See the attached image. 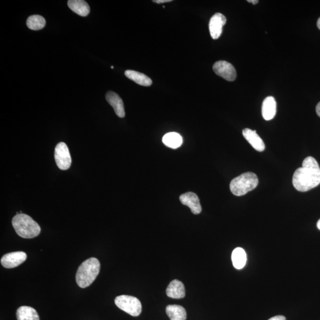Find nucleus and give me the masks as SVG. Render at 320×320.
I'll return each instance as SVG.
<instances>
[{
    "mask_svg": "<svg viewBox=\"0 0 320 320\" xmlns=\"http://www.w3.org/2000/svg\"><path fill=\"white\" fill-rule=\"evenodd\" d=\"M166 294L173 299H181L185 296V288L181 281L174 280L170 282L166 289Z\"/></svg>",
    "mask_w": 320,
    "mask_h": 320,
    "instance_id": "nucleus-14",
    "label": "nucleus"
},
{
    "mask_svg": "<svg viewBox=\"0 0 320 320\" xmlns=\"http://www.w3.org/2000/svg\"><path fill=\"white\" fill-rule=\"evenodd\" d=\"M316 112H317V115L320 118V102H319L317 104V106H316Z\"/></svg>",
    "mask_w": 320,
    "mask_h": 320,
    "instance_id": "nucleus-24",
    "label": "nucleus"
},
{
    "mask_svg": "<svg viewBox=\"0 0 320 320\" xmlns=\"http://www.w3.org/2000/svg\"><path fill=\"white\" fill-rule=\"evenodd\" d=\"M317 226L318 229H319L320 230V219L317 222Z\"/></svg>",
    "mask_w": 320,
    "mask_h": 320,
    "instance_id": "nucleus-26",
    "label": "nucleus"
},
{
    "mask_svg": "<svg viewBox=\"0 0 320 320\" xmlns=\"http://www.w3.org/2000/svg\"><path fill=\"white\" fill-rule=\"evenodd\" d=\"M55 160L58 167L62 170L69 169L71 165V157L69 148L66 143L59 142L55 149Z\"/></svg>",
    "mask_w": 320,
    "mask_h": 320,
    "instance_id": "nucleus-6",
    "label": "nucleus"
},
{
    "mask_svg": "<svg viewBox=\"0 0 320 320\" xmlns=\"http://www.w3.org/2000/svg\"><path fill=\"white\" fill-rule=\"evenodd\" d=\"M17 320H40L36 310L28 306H22L16 312Z\"/></svg>",
    "mask_w": 320,
    "mask_h": 320,
    "instance_id": "nucleus-19",
    "label": "nucleus"
},
{
    "mask_svg": "<svg viewBox=\"0 0 320 320\" xmlns=\"http://www.w3.org/2000/svg\"><path fill=\"white\" fill-rule=\"evenodd\" d=\"M262 112L263 117L266 120L274 118L276 114V102L273 97H267L263 101Z\"/></svg>",
    "mask_w": 320,
    "mask_h": 320,
    "instance_id": "nucleus-13",
    "label": "nucleus"
},
{
    "mask_svg": "<svg viewBox=\"0 0 320 320\" xmlns=\"http://www.w3.org/2000/svg\"><path fill=\"white\" fill-rule=\"evenodd\" d=\"M231 259L233 266L237 269H242L247 262V255L242 248L237 247L232 251Z\"/></svg>",
    "mask_w": 320,
    "mask_h": 320,
    "instance_id": "nucleus-17",
    "label": "nucleus"
},
{
    "mask_svg": "<svg viewBox=\"0 0 320 320\" xmlns=\"http://www.w3.org/2000/svg\"><path fill=\"white\" fill-rule=\"evenodd\" d=\"M45 25H46V20L39 15H33L28 18V27L33 31H39V30L42 29Z\"/></svg>",
    "mask_w": 320,
    "mask_h": 320,
    "instance_id": "nucleus-21",
    "label": "nucleus"
},
{
    "mask_svg": "<svg viewBox=\"0 0 320 320\" xmlns=\"http://www.w3.org/2000/svg\"><path fill=\"white\" fill-rule=\"evenodd\" d=\"M269 320H286V318L284 316L277 315L270 318Z\"/></svg>",
    "mask_w": 320,
    "mask_h": 320,
    "instance_id": "nucleus-22",
    "label": "nucleus"
},
{
    "mask_svg": "<svg viewBox=\"0 0 320 320\" xmlns=\"http://www.w3.org/2000/svg\"><path fill=\"white\" fill-rule=\"evenodd\" d=\"M165 311L171 320L186 319L187 314L185 309L178 305H169Z\"/></svg>",
    "mask_w": 320,
    "mask_h": 320,
    "instance_id": "nucleus-18",
    "label": "nucleus"
},
{
    "mask_svg": "<svg viewBox=\"0 0 320 320\" xmlns=\"http://www.w3.org/2000/svg\"><path fill=\"white\" fill-rule=\"evenodd\" d=\"M247 2L253 4V5H257L259 3L258 0H248Z\"/></svg>",
    "mask_w": 320,
    "mask_h": 320,
    "instance_id": "nucleus-25",
    "label": "nucleus"
},
{
    "mask_svg": "<svg viewBox=\"0 0 320 320\" xmlns=\"http://www.w3.org/2000/svg\"><path fill=\"white\" fill-rule=\"evenodd\" d=\"M179 199L182 204L189 207L194 214L198 215L201 212L202 206L198 196L193 192H187L180 195Z\"/></svg>",
    "mask_w": 320,
    "mask_h": 320,
    "instance_id": "nucleus-10",
    "label": "nucleus"
},
{
    "mask_svg": "<svg viewBox=\"0 0 320 320\" xmlns=\"http://www.w3.org/2000/svg\"><path fill=\"white\" fill-rule=\"evenodd\" d=\"M163 144L169 148L176 149L180 147L183 143V138L180 134L170 133L165 134L163 138Z\"/></svg>",
    "mask_w": 320,
    "mask_h": 320,
    "instance_id": "nucleus-20",
    "label": "nucleus"
},
{
    "mask_svg": "<svg viewBox=\"0 0 320 320\" xmlns=\"http://www.w3.org/2000/svg\"><path fill=\"white\" fill-rule=\"evenodd\" d=\"M27 254L24 251L12 252L3 256L1 260L2 265L7 269L16 267L26 261Z\"/></svg>",
    "mask_w": 320,
    "mask_h": 320,
    "instance_id": "nucleus-8",
    "label": "nucleus"
},
{
    "mask_svg": "<svg viewBox=\"0 0 320 320\" xmlns=\"http://www.w3.org/2000/svg\"><path fill=\"white\" fill-rule=\"evenodd\" d=\"M226 23H227V18L224 14L220 13L215 14L210 18L209 29L210 36L212 39H218L219 38L222 33H223V28Z\"/></svg>",
    "mask_w": 320,
    "mask_h": 320,
    "instance_id": "nucleus-9",
    "label": "nucleus"
},
{
    "mask_svg": "<svg viewBox=\"0 0 320 320\" xmlns=\"http://www.w3.org/2000/svg\"><path fill=\"white\" fill-rule=\"evenodd\" d=\"M172 0H154L153 2L157 4H163L172 2Z\"/></svg>",
    "mask_w": 320,
    "mask_h": 320,
    "instance_id": "nucleus-23",
    "label": "nucleus"
},
{
    "mask_svg": "<svg viewBox=\"0 0 320 320\" xmlns=\"http://www.w3.org/2000/svg\"><path fill=\"white\" fill-rule=\"evenodd\" d=\"M317 26L318 29L320 30V17L318 18V20L317 21Z\"/></svg>",
    "mask_w": 320,
    "mask_h": 320,
    "instance_id": "nucleus-27",
    "label": "nucleus"
},
{
    "mask_svg": "<svg viewBox=\"0 0 320 320\" xmlns=\"http://www.w3.org/2000/svg\"><path fill=\"white\" fill-rule=\"evenodd\" d=\"M100 263L96 258H92L86 260L78 267L76 273L77 285L81 288L89 287L100 272Z\"/></svg>",
    "mask_w": 320,
    "mask_h": 320,
    "instance_id": "nucleus-2",
    "label": "nucleus"
},
{
    "mask_svg": "<svg viewBox=\"0 0 320 320\" xmlns=\"http://www.w3.org/2000/svg\"><path fill=\"white\" fill-rule=\"evenodd\" d=\"M258 183V176L253 173L247 172L233 179L229 187L233 195L241 197L254 189Z\"/></svg>",
    "mask_w": 320,
    "mask_h": 320,
    "instance_id": "nucleus-4",
    "label": "nucleus"
},
{
    "mask_svg": "<svg viewBox=\"0 0 320 320\" xmlns=\"http://www.w3.org/2000/svg\"><path fill=\"white\" fill-rule=\"evenodd\" d=\"M125 74L130 80L136 82L137 84L142 86L148 87L152 86V79L144 74L138 72L134 70H126Z\"/></svg>",
    "mask_w": 320,
    "mask_h": 320,
    "instance_id": "nucleus-16",
    "label": "nucleus"
},
{
    "mask_svg": "<svg viewBox=\"0 0 320 320\" xmlns=\"http://www.w3.org/2000/svg\"><path fill=\"white\" fill-rule=\"evenodd\" d=\"M243 135L250 144L258 152H262L265 150V143L255 131L245 128L243 130Z\"/></svg>",
    "mask_w": 320,
    "mask_h": 320,
    "instance_id": "nucleus-12",
    "label": "nucleus"
},
{
    "mask_svg": "<svg viewBox=\"0 0 320 320\" xmlns=\"http://www.w3.org/2000/svg\"><path fill=\"white\" fill-rule=\"evenodd\" d=\"M12 225L17 234L24 239L35 238L41 231L39 225L31 217L24 214H18L14 216Z\"/></svg>",
    "mask_w": 320,
    "mask_h": 320,
    "instance_id": "nucleus-3",
    "label": "nucleus"
},
{
    "mask_svg": "<svg viewBox=\"0 0 320 320\" xmlns=\"http://www.w3.org/2000/svg\"><path fill=\"white\" fill-rule=\"evenodd\" d=\"M106 99L109 104L114 108L115 114L119 118L125 116V108L121 98L114 92H109L106 95Z\"/></svg>",
    "mask_w": 320,
    "mask_h": 320,
    "instance_id": "nucleus-11",
    "label": "nucleus"
},
{
    "mask_svg": "<svg viewBox=\"0 0 320 320\" xmlns=\"http://www.w3.org/2000/svg\"><path fill=\"white\" fill-rule=\"evenodd\" d=\"M111 69H114V67L112 66L111 67Z\"/></svg>",
    "mask_w": 320,
    "mask_h": 320,
    "instance_id": "nucleus-28",
    "label": "nucleus"
},
{
    "mask_svg": "<svg viewBox=\"0 0 320 320\" xmlns=\"http://www.w3.org/2000/svg\"><path fill=\"white\" fill-rule=\"evenodd\" d=\"M68 6L73 12L82 17H86L90 13L89 5L83 0H70Z\"/></svg>",
    "mask_w": 320,
    "mask_h": 320,
    "instance_id": "nucleus-15",
    "label": "nucleus"
},
{
    "mask_svg": "<svg viewBox=\"0 0 320 320\" xmlns=\"http://www.w3.org/2000/svg\"><path fill=\"white\" fill-rule=\"evenodd\" d=\"M116 306L133 317H137L142 312V305L138 298L129 295H120L115 300Z\"/></svg>",
    "mask_w": 320,
    "mask_h": 320,
    "instance_id": "nucleus-5",
    "label": "nucleus"
},
{
    "mask_svg": "<svg viewBox=\"0 0 320 320\" xmlns=\"http://www.w3.org/2000/svg\"><path fill=\"white\" fill-rule=\"evenodd\" d=\"M293 186L302 192L309 191L320 184V168L317 161L308 157L303 161L302 167L297 168L292 179Z\"/></svg>",
    "mask_w": 320,
    "mask_h": 320,
    "instance_id": "nucleus-1",
    "label": "nucleus"
},
{
    "mask_svg": "<svg viewBox=\"0 0 320 320\" xmlns=\"http://www.w3.org/2000/svg\"><path fill=\"white\" fill-rule=\"evenodd\" d=\"M213 70L217 75L229 81H234L237 77L235 68L227 61H217L214 64Z\"/></svg>",
    "mask_w": 320,
    "mask_h": 320,
    "instance_id": "nucleus-7",
    "label": "nucleus"
}]
</instances>
